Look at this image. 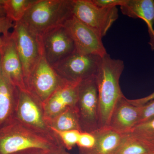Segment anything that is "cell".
Returning a JSON list of instances; mask_svg holds the SVG:
<instances>
[{
    "label": "cell",
    "instance_id": "6da1fadb",
    "mask_svg": "<svg viewBox=\"0 0 154 154\" xmlns=\"http://www.w3.org/2000/svg\"><path fill=\"white\" fill-rule=\"evenodd\" d=\"M124 69V62L121 60L112 58L108 54L101 58L95 75L99 96L100 128L108 126L116 105L124 96L119 85Z\"/></svg>",
    "mask_w": 154,
    "mask_h": 154
},
{
    "label": "cell",
    "instance_id": "7a4b0ae2",
    "mask_svg": "<svg viewBox=\"0 0 154 154\" xmlns=\"http://www.w3.org/2000/svg\"><path fill=\"white\" fill-rule=\"evenodd\" d=\"M73 0H36L21 21L41 41L46 32L73 17Z\"/></svg>",
    "mask_w": 154,
    "mask_h": 154
},
{
    "label": "cell",
    "instance_id": "3957f363",
    "mask_svg": "<svg viewBox=\"0 0 154 154\" xmlns=\"http://www.w3.org/2000/svg\"><path fill=\"white\" fill-rule=\"evenodd\" d=\"M59 144L55 136L38 132L14 118L0 128V154H13L30 149L49 151Z\"/></svg>",
    "mask_w": 154,
    "mask_h": 154
},
{
    "label": "cell",
    "instance_id": "277c9868",
    "mask_svg": "<svg viewBox=\"0 0 154 154\" xmlns=\"http://www.w3.org/2000/svg\"><path fill=\"white\" fill-rule=\"evenodd\" d=\"M82 132L92 133L99 128V107L96 77L81 81L76 105Z\"/></svg>",
    "mask_w": 154,
    "mask_h": 154
},
{
    "label": "cell",
    "instance_id": "5b68a950",
    "mask_svg": "<svg viewBox=\"0 0 154 154\" xmlns=\"http://www.w3.org/2000/svg\"><path fill=\"white\" fill-rule=\"evenodd\" d=\"M72 13L77 20L94 30L102 38L119 17L116 7L99 8L91 0H73Z\"/></svg>",
    "mask_w": 154,
    "mask_h": 154
},
{
    "label": "cell",
    "instance_id": "8992f818",
    "mask_svg": "<svg viewBox=\"0 0 154 154\" xmlns=\"http://www.w3.org/2000/svg\"><path fill=\"white\" fill-rule=\"evenodd\" d=\"M102 57L93 54H82L75 51L51 66L65 81L79 83L96 75Z\"/></svg>",
    "mask_w": 154,
    "mask_h": 154
},
{
    "label": "cell",
    "instance_id": "52a82bcc",
    "mask_svg": "<svg viewBox=\"0 0 154 154\" xmlns=\"http://www.w3.org/2000/svg\"><path fill=\"white\" fill-rule=\"evenodd\" d=\"M66 82L58 75L43 54L29 76L26 88L43 104Z\"/></svg>",
    "mask_w": 154,
    "mask_h": 154
},
{
    "label": "cell",
    "instance_id": "ba28073f",
    "mask_svg": "<svg viewBox=\"0 0 154 154\" xmlns=\"http://www.w3.org/2000/svg\"><path fill=\"white\" fill-rule=\"evenodd\" d=\"M14 118L38 132L55 136L45 119L43 104L29 91L19 90Z\"/></svg>",
    "mask_w": 154,
    "mask_h": 154
},
{
    "label": "cell",
    "instance_id": "9c48e42d",
    "mask_svg": "<svg viewBox=\"0 0 154 154\" xmlns=\"http://www.w3.org/2000/svg\"><path fill=\"white\" fill-rule=\"evenodd\" d=\"M13 28L12 33L22 63L26 87L30 73L43 54L42 45L41 41L30 33L22 21L14 22Z\"/></svg>",
    "mask_w": 154,
    "mask_h": 154
},
{
    "label": "cell",
    "instance_id": "30bf717a",
    "mask_svg": "<svg viewBox=\"0 0 154 154\" xmlns=\"http://www.w3.org/2000/svg\"><path fill=\"white\" fill-rule=\"evenodd\" d=\"M64 26L73 41L76 52L103 57L107 54L102 38L91 28L73 16Z\"/></svg>",
    "mask_w": 154,
    "mask_h": 154
},
{
    "label": "cell",
    "instance_id": "8fae6325",
    "mask_svg": "<svg viewBox=\"0 0 154 154\" xmlns=\"http://www.w3.org/2000/svg\"><path fill=\"white\" fill-rule=\"evenodd\" d=\"M41 42L43 54L51 66L75 51L73 41L64 25L48 31Z\"/></svg>",
    "mask_w": 154,
    "mask_h": 154
},
{
    "label": "cell",
    "instance_id": "7c38bea8",
    "mask_svg": "<svg viewBox=\"0 0 154 154\" xmlns=\"http://www.w3.org/2000/svg\"><path fill=\"white\" fill-rule=\"evenodd\" d=\"M3 44L0 48L1 64L4 72L19 90L27 91L21 60L13 33L3 35Z\"/></svg>",
    "mask_w": 154,
    "mask_h": 154
},
{
    "label": "cell",
    "instance_id": "4fadbf2b",
    "mask_svg": "<svg viewBox=\"0 0 154 154\" xmlns=\"http://www.w3.org/2000/svg\"><path fill=\"white\" fill-rule=\"evenodd\" d=\"M79 83L67 82L64 83L43 103L46 122L54 118L69 107L76 106Z\"/></svg>",
    "mask_w": 154,
    "mask_h": 154
},
{
    "label": "cell",
    "instance_id": "5bb4252c",
    "mask_svg": "<svg viewBox=\"0 0 154 154\" xmlns=\"http://www.w3.org/2000/svg\"><path fill=\"white\" fill-rule=\"evenodd\" d=\"M142 106L132 105L124 96L116 105L108 126L122 134L129 133L139 123Z\"/></svg>",
    "mask_w": 154,
    "mask_h": 154
},
{
    "label": "cell",
    "instance_id": "9a60e30c",
    "mask_svg": "<svg viewBox=\"0 0 154 154\" xmlns=\"http://www.w3.org/2000/svg\"><path fill=\"white\" fill-rule=\"evenodd\" d=\"M19 91L4 72L0 54V128L14 118Z\"/></svg>",
    "mask_w": 154,
    "mask_h": 154
},
{
    "label": "cell",
    "instance_id": "2e32d148",
    "mask_svg": "<svg viewBox=\"0 0 154 154\" xmlns=\"http://www.w3.org/2000/svg\"><path fill=\"white\" fill-rule=\"evenodd\" d=\"M123 15L133 19H140L146 24L149 36V44L154 51V0H126L120 6Z\"/></svg>",
    "mask_w": 154,
    "mask_h": 154
},
{
    "label": "cell",
    "instance_id": "e0dca14e",
    "mask_svg": "<svg viewBox=\"0 0 154 154\" xmlns=\"http://www.w3.org/2000/svg\"><path fill=\"white\" fill-rule=\"evenodd\" d=\"M92 133L96 138L95 145L83 154H113L126 134L118 132L109 126L100 128Z\"/></svg>",
    "mask_w": 154,
    "mask_h": 154
},
{
    "label": "cell",
    "instance_id": "ac0fdd59",
    "mask_svg": "<svg viewBox=\"0 0 154 154\" xmlns=\"http://www.w3.org/2000/svg\"><path fill=\"white\" fill-rule=\"evenodd\" d=\"M47 123L51 129L57 131L77 130L82 131L76 106L69 107L54 118L47 121Z\"/></svg>",
    "mask_w": 154,
    "mask_h": 154
},
{
    "label": "cell",
    "instance_id": "d6986e66",
    "mask_svg": "<svg viewBox=\"0 0 154 154\" xmlns=\"http://www.w3.org/2000/svg\"><path fill=\"white\" fill-rule=\"evenodd\" d=\"M154 153V149L151 147L127 134L125 135L120 146L113 154Z\"/></svg>",
    "mask_w": 154,
    "mask_h": 154
},
{
    "label": "cell",
    "instance_id": "ffe728a7",
    "mask_svg": "<svg viewBox=\"0 0 154 154\" xmlns=\"http://www.w3.org/2000/svg\"><path fill=\"white\" fill-rule=\"evenodd\" d=\"M36 0H6L4 6L6 17L16 22L21 21Z\"/></svg>",
    "mask_w": 154,
    "mask_h": 154
},
{
    "label": "cell",
    "instance_id": "44dd1931",
    "mask_svg": "<svg viewBox=\"0 0 154 154\" xmlns=\"http://www.w3.org/2000/svg\"><path fill=\"white\" fill-rule=\"evenodd\" d=\"M128 134L154 149V118L137 124Z\"/></svg>",
    "mask_w": 154,
    "mask_h": 154
},
{
    "label": "cell",
    "instance_id": "7402d4cb",
    "mask_svg": "<svg viewBox=\"0 0 154 154\" xmlns=\"http://www.w3.org/2000/svg\"><path fill=\"white\" fill-rule=\"evenodd\" d=\"M51 130L61 144L66 150L72 149L75 146L77 145L82 132L77 130L64 131Z\"/></svg>",
    "mask_w": 154,
    "mask_h": 154
},
{
    "label": "cell",
    "instance_id": "603a6c76",
    "mask_svg": "<svg viewBox=\"0 0 154 154\" xmlns=\"http://www.w3.org/2000/svg\"><path fill=\"white\" fill-rule=\"evenodd\" d=\"M96 140L93 133L82 132L77 145L81 154H84L94 148Z\"/></svg>",
    "mask_w": 154,
    "mask_h": 154
},
{
    "label": "cell",
    "instance_id": "cb8c5ba5",
    "mask_svg": "<svg viewBox=\"0 0 154 154\" xmlns=\"http://www.w3.org/2000/svg\"><path fill=\"white\" fill-rule=\"evenodd\" d=\"M153 118H154V100L142 106L141 113L138 124L149 121Z\"/></svg>",
    "mask_w": 154,
    "mask_h": 154
},
{
    "label": "cell",
    "instance_id": "d4e9b609",
    "mask_svg": "<svg viewBox=\"0 0 154 154\" xmlns=\"http://www.w3.org/2000/svg\"><path fill=\"white\" fill-rule=\"evenodd\" d=\"M95 5L101 8H111L124 5L126 0H91Z\"/></svg>",
    "mask_w": 154,
    "mask_h": 154
},
{
    "label": "cell",
    "instance_id": "484cf974",
    "mask_svg": "<svg viewBox=\"0 0 154 154\" xmlns=\"http://www.w3.org/2000/svg\"><path fill=\"white\" fill-rule=\"evenodd\" d=\"M13 21L8 17H0V31L3 35H6L10 33L9 30L11 28H14V23Z\"/></svg>",
    "mask_w": 154,
    "mask_h": 154
},
{
    "label": "cell",
    "instance_id": "4316f807",
    "mask_svg": "<svg viewBox=\"0 0 154 154\" xmlns=\"http://www.w3.org/2000/svg\"><path fill=\"white\" fill-rule=\"evenodd\" d=\"M154 100V92L148 96L135 99H128V101L132 105L137 106H142L148 102Z\"/></svg>",
    "mask_w": 154,
    "mask_h": 154
},
{
    "label": "cell",
    "instance_id": "83f0119b",
    "mask_svg": "<svg viewBox=\"0 0 154 154\" xmlns=\"http://www.w3.org/2000/svg\"><path fill=\"white\" fill-rule=\"evenodd\" d=\"M47 154H70L61 144L54 147L48 152Z\"/></svg>",
    "mask_w": 154,
    "mask_h": 154
},
{
    "label": "cell",
    "instance_id": "f1b7e54d",
    "mask_svg": "<svg viewBox=\"0 0 154 154\" xmlns=\"http://www.w3.org/2000/svg\"><path fill=\"white\" fill-rule=\"evenodd\" d=\"M48 151L39 149H30L13 154H47Z\"/></svg>",
    "mask_w": 154,
    "mask_h": 154
},
{
    "label": "cell",
    "instance_id": "f546056e",
    "mask_svg": "<svg viewBox=\"0 0 154 154\" xmlns=\"http://www.w3.org/2000/svg\"><path fill=\"white\" fill-rule=\"evenodd\" d=\"M6 14L4 7H0V17H5Z\"/></svg>",
    "mask_w": 154,
    "mask_h": 154
},
{
    "label": "cell",
    "instance_id": "4dcf8cb0",
    "mask_svg": "<svg viewBox=\"0 0 154 154\" xmlns=\"http://www.w3.org/2000/svg\"><path fill=\"white\" fill-rule=\"evenodd\" d=\"M2 32L0 31V34H1ZM3 38L2 36H1L0 35V48L2 47V45H3Z\"/></svg>",
    "mask_w": 154,
    "mask_h": 154
},
{
    "label": "cell",
    "instance_id": "1f68e13d",
    "mask_svg": "<svg viewBox=\"0 0 154 154\" xmlns=\"http://www.w3.org/2000/svg\"><path fill=\"white\" fill-rule=\"evenodd\" d=\"M6 0H0V7H4Z\"/></svg>",
    "mask_w": 154,
    "mask_h": 154
},
{
    "label": "cell",
    "instance_id": "d6a6232c",
    "mask_svg": "<svg viewBox=\"0 0 154 154\" xmlns=\"http://www.w3.org/2000/svg\"></svg>",
    "mask_w": 154,
    "mask_h": 154
},
{
    "label": "cell",
    "instance_id": "836d02e7",
    "mask_svg": "<svg viewBox=\"0 0 154 154\" xmlns=\"http://www.w3.org/2000/svg\"></svg>",
    "mask_w": 154,
    "mask_h": 154
}]
</instances>
